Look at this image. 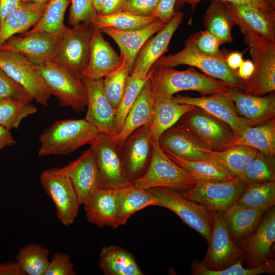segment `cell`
<instances>
[{
  "label": "cell",
  "mask_w": 275,
  "mask_h": 275,
  "mask_svg": "<svg viewBox=\"0 0 275 275\" xmlns=\"http://www.w3.org/2000/svg\"><path fill=\"white\" fill-rule=\"evenodd\" d=\"M228 13L234 25L244 36L254 66V72L245 83L242 92L262 96L275 90V43H273L247 26L236 14L231 3L226 2Z\"/></svg>",
  "instance_id": "6da1fadb"
},
{
  "label": "cell",
  "mask_w": 275,
  "mask_h": 275,
  "mask_svg": "<svg viewBox=\"0 0 275 275\" xmlns=\"http://www.w3.org/2000/svg\"><path fill=\"white\" fill-rule=\"evenodd\" d=\"M149 72L154 99H169L182 91H197L203 96L231 89L224 82L201 73L191 66L185 70L153 67Z\"/></svg>",
  "instance_id": "7a4b0ae2"
},
{
  "label": "cell",
  "mask_w": 275,
  "mask_h": 275,
  "mask_svg": "<svg viewBox=\"0 0 275 275\" xmlns=\"http://www.w3.org/2000/svg\"><path fill=\"white\" fill-rule=\"evenodd\" d=\"M99 132L85 118L58 120L45 129L39 138L40 156L65 155L83 145H91Z\"/></svg>",
  "instance_id": "3957f363"
},
{
  "label": "cell",
  "mask_w": 275,
  "mask_h": 275,
  "mask_svg": "<svg viewBox=\"0 0 275 275\" xmlns=\"http://www.w3.org/2000/svg\"><path fill=\"white\" fill-rule=\"evenodd\" d=\"M225 57H214L201 52L190 35L185 41L182 50L175 54L163 55L153 67L174 68L180 65H187L198 68L205 74L224 82L231 89L242 90L245 82L228 66Z\"/></svg>",
  "instance_id": "277c9868"
},
{
  "label": "cell",
  "mask_w": 275,
  "mask_h": 275,
  "mask_svg": "<svg viewBox=\"0 0 275 275\" xmlns=\"http://www.w3.org/2000/svg\"><path fill=\"white\" fill-rule=\"evenodd\" d=\"M152 155L148 168L132 183L145 189L160 187L182 191L194 187L198 181L187 171L169 157L158 141L152 140Z\"/></svg>",
  "instance_id": "5b68a950"
},
{
  "label": "cell",
  "mask_w": 275,
  "mask_h": 275,
  "mask_svg": "<svg viewBox=\"0 0 275 275\" xmlns=\"http://www.w3.org/2000/svg\"><path fill=\"white\" fill-rule=\"evenodd\" d=\"M95 29L88 22L71 27L66 25L52 60L82 79L89 63Z\"/></svg>",
  "instance_id": "8992f818"
},
{
  "label": "cell",
  "mask_w": 275,
  "mask_h": 275,
  "mask_svg": "<svg viewBox=\"0 0 275 275\" xmlns=\"http://www.w3.org/2000/svg\"><path fill=\"white\" fill-rule=\"evenodd\" d=\"M35 66L51 95L57 98L60 106L70 107L77 113L85 109L87 97L81 79L53 60Z\"/></svg>",
  "instance_id": "52a82bcc"
},
{
  "label": "cell",
  "mask_w": 275,
  "mask_h": 275,
  "mask_svg": "<svg viewBox=\"0 0 275 275\" xmlns=\"http://www.w3.org/2000/svg\"><path fill=\"white\" fill-rule=\"evenodd\" d=\"M147 189L155 197L156 206L173 211L207 243L210 241L214 225L212 212L203 205L187 199L180 191L160 187Z\"/></svg>",
  "instance_id": "ba28073f"
},
{
  "label": "cell",
  "mask_w": 275,
  "mask_h": 275,
  "mask_svg": "<svg viewBox=\"0 0 275 275\" xmlns=\"http://www.w3.org/2000/svg\"><path fill=\"white\" fill-rule=\"evenodd\" d=\"M177 123L211 150H224L236 139L227 123L196 106L184 114Z\"/></svg>",
  "instance_id": "9c48e42d"
},
{
  "label": "cell",
  "mask_w": 275,
  "mask_h": 275,
  "mask_svg": "<svg viewBox=\"0 0 275 275\" xmlns=\"http://www.w3.org/2000/svg\"><path fill=\"white\" fill-rule=\"evenodd\" d=\"M40 182L52 199L59 220L65 226L72 224L80 204L69 177L61 168H53L42 172Z\"/></svg>",
  "instance_id": "30bf717a"
},
{
  "label": "cell",
  "mask_w": 275,
  "mask_h": 275,
  "mask_svg": "<svg viewBox=\"0 0 275 275\" xmlns=\"http://www.w3.org/2000/svg\"><path fill=\"white\" fill-rule=\"evenodd\" d=\"M91 145L99 172L100 188L117 189L131 183L124 170L120 145L115 136L99 132Z\"/></svg>",
  "instance_id": "8fae6325"
},
{
  "label": "cell",
  "mask_w": 275,
  "mask_h": 275,
  "mask_svg": "<svg viewBox=\"0 0 275 275\" xmlns=\"http://www.w3.org/2000/svg\"><path fill=\"white\" fill-rule=\"evenodd\" d=\"M0 68L41 105L47 106L51 94L34 64L14 51L0 49Z\"/></svg>",
  "instance_id": "7c38bea8"
},
{
  "label": "cell",
  "mask_w": 275,
  "mask_h": 275,
  "mask_svg": "<svg viewBox=\"0 0 275 275\" xmlns=\"http://www.w3.org/2000/svg\"><path fill=\"white\" fill-rule=\"evenodd\" d=\"M246 185L238 179L218 182L198 181L192 188L181 191L187 199L211 212L223 213L235 204Z\"/></svg>",
  "instance_id": "4fadbf2b"
},
{
  "label": "cell",
  "mask_w": 275,
  "mask_h": 275,
  "mask_svg": "<svg viewBox=\"0 0 275 275\" xmlns=\"http://www.w3.org/2000/svg\"><path fill=\"white\" fill-rule=\"evenodd\" d=\"M214 225L212 233L205 258L200 261L206 269L219 271L234 264L244 258V252L234 243L222 217V213L212 212Z\"/></svg>",
  "instance_id": "5bb4252c"
},
{
  "label": "cell",
  "mask_w": 275,
  "mask_h": 275,
  "mask_svg": "<svg viewBox=\"0 0 275 275\" xmlns=\"http://www.w3.org/2000/svg\"><path fill=\"white\" fill-rule=\"evenodd\" d=\"M229 91L200 97L177 95L172 96L171 100L175 103L191 105L200 108L226 122L232 129L236 138H237L246 129L254 125L236 114Z\"/></svg>",
  "instance_id": "9a60e30c"
},
{
  "label": "cell",
  "mask_w": 275,
  "mask_h": 275,
  "mask_svg": "<svg viewBox=\"0 0 275 275\" xmlns=\"http://www.w3.org/2000/svg\"><path fill=\"white\" fill-rule=\"evenodd\" d=\"M59 39L60 36L48 32H25L9 38L0 46V49L18 53L38 65L53 60Z\"/></svg>",
  "instance_id": "2e32d148"
},
{
  "label": "cell",
  "mask_w": 275,
  "mask_h": 275,
  "mask_svg": "<svg viewBox=\"0 0 275 275\" xmlns=\"http://www.w3.org/2000/svg\"><path fill=\"white\" fill-rule=\"evenodd\" d=\"M255 231L237 244L244 252L248 268L259 266L273 259L275 241V209L267 210Z\"/></svg>",
  "instance_id": "e0dca14e"
},
{
  "label": "cell",
  "mask_w": 275,
  "mask_h": 275,
  "mask_svg": "<svg viewBox=\"0 0 275 275\" xmlns=\"http://www.w3.org/2000/svg\"><path fill=\"white\" fill-rule=\"evenodd\" d=\"M150 125L143 126L132 132L120 145L124 170L132 183L145 172L152 152Z\"/></svg>",
  "instance_id": "ac0fdd59"
},
{
  "label": "cell",
  "mask_w": 275,
  "mask_h": 275,
  "mask_svg": "<svg viewBox=\"0 0 275 275\" xmlns=\"http://www.w3.org/2000/svg\"><path fill=\"white\" fill-rule=\"evenodd\" d=\"M87 97V112L85 119L99 132L116 136V111L106 98L103 87V79L82 78Z\"/></svg>",
  "instance_id": "d6986e66"
},
{
  "label": "cell",
  "mask_w": 275,
  "mask_h": 275,
  "mask_svg": "<svg viewBox=\"0 0 275 275\" xmlns=\"http://www.w3.org/2000/svg\"><path fill=\"white\" fill-rule=\"evenodd\" d=\"M183 13L176 12L172 19L142 46L134 62L131 74L145 78L154 63L168 50L170 40L182 23Z\"/></svg>",
  "instance_id": "ffe728a7"
},
{
  "label": "cell",
  "mask_w": 275,
  "mask_h": 275,
  "mask_svg": "<svg viewBox=\"0 0 275 275\" xmlns=\"http://www.w3.org/2000/svg\"><path fill=\"white\" fill-rule=\"evenodd\" d=\"M70 178L80 205L100 188L99 172L92 145L76 159L61 168Z\"/></svg>",
  "instance_id": "44dd1931"
},
{
  "label": "cell",
  "mask_w": 275,
  "mask_h": 275,
  "mask_svg": "<svg viewBox=\"0 0 275 275\" xmlns=\"http://www.w3.org/2000/svg\"><path fill=\"white\" fill-rule=\"evenodd\" d=\"M167 23L157 19L149 24L138 29L122 31L112 28H105L100 30L110 37L118 45L120 55L128 65L131 75L134 62L142 46Z\"/></svg>",
  "instance_id": "7402d4cb"
},
{
  "label": "cell",
  "mask_w": 275,
  "mask_h": 275,
  "mask_svg": "<svg viewBox=\"0 0 275 275\" xmlns=\"http://www.w3.org/2000/svg\"><path fill=\"white\" fill-rule=\"evenodd\" d=\"M165 152L187 160L211 159L204 149H210L188 130L176 123L166 130L158 140Z\"/></svg>",
  "instance_id": "603a6c76"
},
{
  "label": "cell",
  "mask_w": 275,
  "mask_h": 275,
  "mask_svg": "<svg viewBox=\"0 0 275 275\" xmlns=\"http://www.w3.org/2000/svg\"><path fill=\"white\" fill-rule=\"evenodd\" d=\"M229 93L236 114L254 126L275 119L274 92L262 96L251 95L235 89H231Z\"/></svg>",
  "instance_id": "cb8c5ba5"
},
{
  "label": "cell",
  "mask_w": 275,
  "mask_h": 275,
  "mask_svg": "<svg viewBox=\"0 0 275 275\" xmlns=\"http://www.w3.org/2000/svg\"><path fill=\"white\" fill-rule=\"evenodd\" d=\"M123 58L119 55L104 38L100 30L94 33L90 56L83 78L103 79L117 70L121 65Z\"/></svg>",
  "instance_id": "d4e9b609"
},
{
  "label": "cell",
  "mask_w": 275,
  "mask_h": 275,
  "mask_svg": "<svg viewBox=\"0 0 275 275\" xmlns=\"http://www.w3.org/2000/svg\"><path fill=\"white\" fill-rule=\"evenodd\" d=\"M83 205L87 221L97 227L117 228L120 226L115 189L99 188Z\"/></svg>",
  "instance_id": "484cf974"
},
{
  "label": "cell",
  "mask_w": 275,
  "mask_h": 275,
  "mask_svg": "<svg viewBox=\"0 0 275 275\" xmlns=\"http://www.w3.org/2000/svg\"><path fill=\"white\" fill-rule=\"evenodd\" d=\"M47 2L22 1L0 25V46L11 37L25 33L34 26L41 18Z\"/></svg>",
  "instance_id": "4316f807"
},
{
  "label": "cell",
  "mask_w": 275,
  "mask_h": 275,
  "mask_svg": "<svg viewBox=\"0 0 275 275\" xmlns=\"http://www.w3.org/2000/svg\"><path fill=\"white\" fill-rule=\"evenodd\" d=\"M154 98L149 77L129 111L120 132L115 136L121 145L134 131L151 124Z\"/></svg>",
  "instance_id": "83f0119b"
},
{
  "label": "cell",
  "mask_w": 275,
  "mask_h": 275,
  "mask_svg": "<svg viewBox=\"0 0 275 275\" xmlns=\"http://www.w3.org/2000/svg\"><path fill=\"white\" fill-rule=\"evenodd\" d=\"M265 212L233 205L222 213V217L232 241L237 244L252 234Z\"/></svg>",
  "instance_id": "f1b7e54d"
},
{
  "label": "cell",
  "mask_w": 275,
  "mask_h": 275,
  "mask_svg": "<svg viewBox=\"0 0 275 275\" xmlns=\"http://www.w3.org/2000/svg\"><path fill=\"white\" fill-rule=\"evenodd\" d=\"M99 268L105 275H143L133 254L116 245L103 246L99 253Z\"/></svg>",
  "instance_id": "f546056e"
},
{
  "label": "cell",
  "mask_w": 275,
  "mask_h": 275,
  "mask_svg": "<svg viewBox=\"0 0 275 275\" xmlns=\"http://www.w3.org/2000/svg\"><path fill=\"white\" fill-rule=\"evenodd\" d=\"M203 151L235 179L241 176L258 152L253 148L243 145L232 146L218 151L204 149Z\"/></svg>",
  "instance_id": "4dcf8cb0"
},
{
  "label": "cell",
  "mask_w": 275,
  "mask_h": 275,
  "mask_svg": "<svg viewBox=\"0 0 275 275\" xmlns=\"http://www.w3.org/2000/svg\"><path fill=\"white\" fill-rule=\"evenodd\" d=\"M195 106L180 104L169 99H154L150 131L152 140L158 141L161 135L176 124L180 118Z\"/></svg>",
  "instance_id": "1f68e13d"
},
{
  "label": "cell",
  "mask_w": 275,
  "mask_h": 275,
  "mask_svg": "<svg viewBox=\"0 0 275 275\" xmlns=\"http://www.w3.org/2000/svg\"><path fill=\"white\" fill-rule=\"evenodd\" d=\"M115 191L118 201L120 226L125 225L139 210L149 206H156V199L150 191L139 188L133 183Z\"/></svg>",
  "instance_id": "d6a6232c"
},
{
  "label": "cell",
  "mask_w": 275,
  "mask_h": 275,
  "mask_svg": "<svg viewBox=\"0 0 275 275\" xmlns=\"http://www.w3.org/2000/svg\"><path fill=\"white\" fill-rule=\"evenodd\" d=\"M235 145L249 146L266 155L274 156L275 119L248 127L230 146Z\"/></svg>",
  "instance_id": "836d02e7"
},
{
  "label": "cell",
  "mask_w": 275,
  "mask_h": 275,
  "mask_svg": "<svg viewBox=\"0 0 275 275\" xmlns=\"http://www.w3.org/2000/svg\"><path fill=\"white\" fill-rule=\"evenodd\" d=\"M165 153L173 161L187 171L197 181L218 182L235 179L211 158L187 160L180 158L170 152Z\"/></svg>",
  "instance_id": "e575fe53"
},
{
  "label": "cell",
  "mask_w": 275,
  "mask_h": 275,
  "mask_svg": "<svg viewBox=\"0 0 275 275\" xmlns=\"http://www.w3.org/2000/svg\"><path fill=\"white\" fill-rule=\"evenodd\" d=\"M204 25L224 43H231L232 29L234 25L228 13L225 2L212 0L203 14Z\"/></svg>",
  "instance_id": "d590c367"
},
{
  "label": "cell",
  "mask_w": 275,
  "mask_h": 275,
  "mask_svg": "<svg viewBox=\"0 0 275 275\" xmlns=\"http://www.w3.org/2000/svg\"><path fill=\"white\" fill-rule=\"evenodd\" d=\"M275 204V181L247 185L235 205L264 212Z\"/></svg>",
  "instance_id": "8d00e7d4"
},
{
  "label": "cell",
  "mask_w": 275,
  "mask_h": 275,
  "mask_svg": "<svg viewBox=\"0 0 275 275\" xmlns=\"http://www.w3.org/2000/svg\"><path fill=\"white\" fill-rule=\"evenodd\" d=\"M231 4L242 22L257 33L275 43V17L252 7Z\"/></svg>",
  "instance_id": "74e56055"
},
{
  "label": "cell",
  "mask_w": 275,
  "mask_h": 275,
  "mask_svg": "<svg viewBox=\"0 0 275 275\" xmlns=\"http://www.w3.org/2000/svg\"><path fill=\"white\" fill-rule=\"evenodd\" d=\"M48 256V249L40 244L30 243L19 249L15 261L25 275H45L49 263Z\"/></svg>",
  "instance_id": "f35d334b"
},
{
  "label": "cell",
  "mask_w": 275,
  "mask_h": 275,
  "mask_svg": "<svg viewBox=\"0 0 275 275\" xmlns=\"http://www.w3.org/2000/svg\"><path fill=\"white\" fill-rule=\"evenodd\" d=\"M37 111V107L31 102L22 99H0V125L9 130L17 129L24 119Z\"/></svg>",
  "instance_id": "ab89813d"
},
{
  "label": "cell",
  "mask_w": 275,
  "mask_h": 275,
  "mask_svg": "<svg viewBox=\"0 0 275 275\" xmlns=\"http://www.w3.org/2000/svg\"><path fill=\"white\" fill-rule=\"evenodd\" d=\"M158 19L154 16H139L122 11L111 14H97L92 22L93 26L100 30L105 28L127 31L144 27Z\"/></svg>",
  "instance_id": "60d3db41"
},
{
  "label": "cell",
  "mask_w": 275,
  "mask_h": 275,
  "mask_svg": "<svg viewBox=\"0 0 275 275\" xmlns=\"http://www.w3.org/2000/svg\"><path fill=\"white\" fill-rule=\"evenodd\" d=\"M70 0H49L37 23L26 32L45 31L60 36L66 25L64 15Z\"/></svg>",
  "instance_id": "b9f144b4"
},
{
  "label": "cell",
  "mask_w": 275,
  "mask_h": 275,
  "mask_svg": "<svg viewBox=\"0 0 275 275\" xmlns=\"http://www.w3.org/2000/svg\"><path fill=\"white\" fill-rule=\"evenodd\" d=\"M237 179L246 186L274 181V156L267 155L258 151L252 161Z\"/></svg>",
  "instance_id": "7bdbcfd3"
},
{
  "label": "cell",
  "mask_w": 275,
  "mask_h": 275,
  "mask_svg": "<svg viewBox=\"0 0 275 275\" xmlns=\"http://www.w3.org/2000/svg\"><path fill=\"white\" fill-rule=\"evenodd\" d=\"M130 72L125 60L115 71L103 78L104 94L113 108L118 109L125 91Z\"/></svg>",
  "instance_id": "ee69618b"
},
{
  "label": "cell",
  "mask_w": 275,
  "mask_h": 275,
  "mask_svg": "<svg viewBox=\"0 0 275 275\" xmlns=\"http://www.w3.org/2000/svg\"><path fill=\"white\" fill-rule=\"evenodd\" d=\"M243 260H239L225 269L212 271L205 268L200 261L197 259L191 263V274L194 275H258L263 273L274 274L275 261H268L253 268H245L242 265Z\"/></svg>",
  "instance_id": "f6af8a7d"
},
{
  "label": "cell",
  "mask_w": 275,
  "mask_h": 275,
  "mask_svg": "<svg viewBox=\"0 0 275 275\" xmlns=\"http://www.w3.org/2000/svg\"><path fill=\"white\" fill-rule=\"evenodd\" d=\"M149 76V72L145 78H141L132 74L129 75L125 93L116 113L115 125L117 135L121 130L129 111L148 79Z\"/></svg>",
  "instance_id": "bcb514c9"
},
{
  "label": "cell",
  "mask_w": 275,
  "mask_h": 275,
  "mask_svg": "<svg viewBox=\"0 0 275 275\" xmlns=\"http://www.w3.org/2000/svg\"><path fill=\"white\" fill-rule=\"evenodd\" d=\"M71 6L68 16V23L71 26L83 22L92 23L97 12L91 0H71Z\"/></svg>",
  "instance_id": "7dc6e473"
},
{
  "label": "cell",
  "mask_w": 275,
  "mask_h": 275,
  "mask_svg": "<svg viewBox=\"0 0 275 275\" xmlns=\"http://www.w3.org/2000/svg\"><path fill=\"white\" fill-rule=\"evenodd\" d=\"M198 49L201 52L214 57H225L219 49L222 41L207 30L191 35Z\"/></svg>",
  "instance_id": "c3c4849f"
},
{
  "label": "cell",
  "mask_w": 275,
  "mask_h": 275,
  "mask_svg": "<svg viewBox=\"0 0 275 275\" xmlns=\"http://www.w3.org/2000/svg\"><path fill=\"white\" fill-rule=\"evenodd\" d=\"M15 97L31 102L32 96L0 68V99Z\"/></svg>",
  "instance_id": "681fc988"
},
{
  "label": "cell",
  "mask_w": 275,
  "mask_h": 275,
  "mask_svg": "<svg viewBox=\"0 0 275 275\" xmlns=\"http://www.w3.org/2000/svg\"><path fill=\"white\" fill-rule=\"evenodd\" d=\"M71 257L67 253H55L51 258L45 275H75Z\"/></svg>",
  "instance_id": "f907efd6"
},
{
  "label": "cell",
  "mask_w": 275,
  "mask_h": 275,
  "mask_svg": "<svg viewBox=\"0 0 275 275\" xmlns=\"http://www.w3.org/2000/svg\"><path fill=\"white\" fill-rule=\"evenodd\" d=\"M160 0H126L121 11L139 16H153Z\"/></svg>",
  "instance_id": "816d5d0a"
},
{
  "label": "cell",
  "mask_w": 275,
  "mask_h": 275,
  "mask_svg": "<svg viewBox=\"0 0 275 275\" xmlns=\"http://www.w3.org/2000/svg\"><path fill=\"white\" fill-rule=\"evenodd\" d=\"M204 0H188L187 3L193 7L199 2ZM212 1V0H211ZM232 3L235 5L250 7L258 9L272 16L275 17L274 0H216Z\"/></svg>",
  "instance_id": "f5cc1de1"
},
{
  "label": "cell",
  "mask_w": 275,
  "mask_h": 275,
  "mask_svg": "<svg viewBox=\"0 0 275 275\" xmlns=\"http://www.w3.org/2000/svg\"><path fill=\"white\" fill-rule=\"evenodd\" d=\"M177 0H160L153 16L168 23L176 13L175 5Z\"/></svg>",
  "instance_id": "db71d44e"
},
{
  "label": "cell",
  "mask_w": 275,
  "mask_h": 275,
  "mask_svg": "<svg viewBox=\"0 0 275 275\" xmlns=\"http://www.w3.org/2000/svg\"><path fill=\"white\" fill-rule=\"evenodd\" d=\"M21 0H0V25L6 17L18 8Z\"/></svg>",
  "instance_id": "11a10c76"
},
{
  "label": "cell",
  "mask_w": 275,
  "mask_h": 275,
  "mask_svg": "<svg viewBox=\"0 0 275 275\" xmlns=\"http://www.w3.org/2000/svg\"><path fill=\"white\" fill-rule=\"evenodd\" d=\"M126 0H105V2L97 13L107 15L121 11Z\"/></svg>",
  "instance_id": "9f6ffc18"
},
{
  "label": "cell",
  "mask_w": 275,
  "mask_h": 275,
  "mask_svg": "<svg viewBox=\"0 0 275 275\" xmlns=\"http://www.w3.org/2000/svg\"><path fill=\"white\" fill-rule=\"evenodd\" d=\"M0 275H25L16 261H8L0 264Z\"/></svg>",
  "instance_id": "6f0895ef"
},
{
  "label": "cell",
  "mask_w": 275,
  "mask_h": 275,
  "mask_svg": "<svg viewBox=\"0 0 275 275\" xmlns=\"http://www.w3.org/2000/svg\"><path fill=\"white\" fill-rule=\"evenodd\" d=\"M254 70V66L252 61L250 60H243L236 73L245 84L251 77Z\"/></svg>",
  "instance_id": "680465c9"
},
{
  "label": "cell",
  "mask_w": 275,
  "mask_h": 275,
  "mask_svg": "<svg viewBox=\"0 0 275 275\" xmlns=\"http://www.w3.org/2000/svg\"><path fill=\"white\" fill-rule=\"evenodd\" d=\"M16 144L10 130L0 125V152L7 146H11Z\"/></svg>",
  "instance_id": "91938a15"
},
{
  "label": "cell",
  "mask_w": 275,
  "mask_h": 275,
  "mask_svg": "<svg viewBox=\"0 0 275 275\" xmlns=\"http://www.w3.org/2000/svg\"><path fill=\"white\" fill-rule=\"evenodd\" d=\"M225 60L228 66L235 72L243 61L242 54L237 52L229 54Z\"/></svg>",
  "instance_id": "94428289"
},
{
  "label": "cell",
  "mask_w": 275,
  "mask_h": 275,
  "mask_svg": "<svg viewBox=\"0 0 275 275\" xmlns=\"http://www.w3.org/2000/svg\"><path fill=\"white\" fill-rule=\"evenodd\" d=\"M93 5L97 13L101 9L105 0H91Z\"/></svg>",
  "instance_id": "6125c7cd"
},
{
  "label": "cell",
  "mask_w": 275,
  "mask_h": 275,
  "mask_svg": "<svg viewBox=\"0 0 275 275\" xmlns=\"http://www.w3.org/2000/svg\"><path fill=\"white\" fill-rule=\"evenodd\" d=\"M188 0H177L175 5V11L176 12L180 11L183 5L187 3Z\"/></svg>",
  "instance_id": "be15d7a7"
},
{
  "label": "cell",
  "mask_w": 275,
  "mask_h": 275,
  "mask_svg": "<svg viewBox=\"0 0 275 275\" xmlns=\"http://www.w3.org/2000/svg\"><path fill=\"white\" fill-rule=\"evenodd\" d=\"M23 2H34L38 3H45L49 0H21Z\"/></svg>",
  "instance_id": "e7e4bbea"
}]
</instances>
